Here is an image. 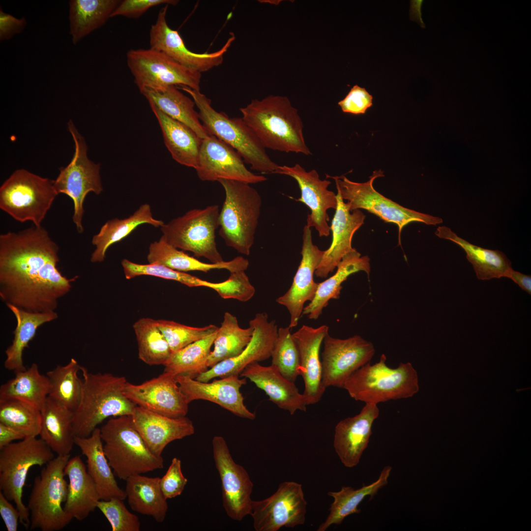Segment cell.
<instances>
[{"instance_id":"ac0fdd59","label":"cell","mask_w":531,"mask_h":531,"mask_svg":"<svg viewBox=\"0 0 531 531\" xmlns=\"http://www.w3.org/2000/svg\"><path fill=\"white\" fill-rule=\"evenodd\" d=\"M168 5L159 11L156 22L149 31L150 48L160 51L177 62L201 73L221 64L224 55L235 39L233 34L218 50L212 53H197L186 46L178 32L171 29L166 21Z\"/></svg>"},{"instance_id":"7c38bea8","label":"cell","mask_w":531,"mask_h":531,"mask_svg":"<svg viewBox=\"0 0 531 531\" xmlns=\"http://www.w3.org/2000/svg\"><path fill=\"white\" fill-rule=\"evenodd\" d=\"M219 208L213 205L202 209L194 208L164 224L162 236L173 247L191 252L197 258L204 257L211 263L224 261L215 241L219 226Z\"/></svg>"},{"instance_id":"e0dca14e","label":"cell","mask_w":531,"mask_h":531,"mask_svg":"<svg viewBox=\"0 0 531 531\" xmlns=\"http://www.w3.org/2000/svg\"><path fill=\"white\" fill-rule=\"evenodd\" d=\"M324 343L322 379L325 388L329 386L343 388L351 375L370 362L375 353L373 344L358 335L341 339L333 338L328 333Z\"/></svg>"},{"instance_id":"ab89813d","label":"cell","mask_w":531,"mask_h":531,"mask_svg":"<svg viewBox=\"0 0 531 531\" xmlns=\"http://www.w3.org/2000/svg\"><path fill=\"white\" fill-rule=\"evenodd\" d=\"M125 481L124 491L131 508L140 514L151 516L158 523L163 522L168 505L160 488V477L139 474L129 477Z\"/></svg>"},{"instance_id":"681fc988","label":"cell","mask_w":531,"mask_h":531,"mask_svg":"<svg viewBox=\"0 0 531 531\" xmlns=\"http://www.w3.org/2000/svg\"><path fill=\"white\" fill-rule=\"evenodd\" d=\"M0 422L16 429L26 437H37L41 428V412L23 401L0 400Z\"/></svg>"},{"instance_id":"6f0895ef","label":"cell","mask_w":531,"mask_h":531,"mask_svg":"<svg viewBox=\"0 0 531 531\" xmlns=\"http://www.w3.org/2000/svg\"><path fill=\"white\" fill-rule=\"evenodd\" d=\"M27 24L25 18H17L0 10V40L11 39L15 35L21 33Z\"/></svg>"},{"instance_id":"d590c367","label":"cell","mask_w":531,"mask_h":531,"mask_svg":"<svg viewBox=\"0 0 531 531\" xmlns=\"http://www.w3.org/2000/svg\"><path fill=\"white\" fill-rule=\"evenodd\" d=\"M435 235L440 238L452 241L464 250L478 279L507 277L512 269L510 261L502 252L472 244L459 236L447 227L439 226Z\"/></svg>"},{"instance_id":"cb8c5ba5","label":"cell","mask_w":531,"mask_h":531,"mask_svg":"<svg viewBox=\"0 0 531 531\" xmlns=\"http://www.w3.org/2000/svg\"><path fill=\"white\" fill-rule=\"evenodd\" d=\"M180 388L189 403L204 400L215 403L239 417L253 420L255 415L244 404L241 387L246 384V378L232 375L202 382L184 375L176 376Z\"/></svg>"},{"instance_id":"4fadbf2b","label":"cell","mask_w":531,"mask_h":531,"mask_svg":"<svg viewBox=\"0 0 531 531\" xmlns=\"http://www.w3.org/2000/svg\"><path fill=\"white\" fill-rule=\"evenodd\" d=\"M67 125L75 144L74 154L67 166L59 169V173L54 180V186L58 194H66L72 200L74 205L72 220L77 232L82 233L85 198L90 192L98 195L103 190L100 164L95 163L88 157L85 141L73 121L70 120Z\"/></svg>"},{"instance_id":"8fae6325","label":"cell","mask_w":531,"mask_h":531,"mask_svg":"<svg viewBox=\"0 0 531 531\" xmlns=\"http://www.w3.org/2000/svg\"><path fill=\"white\" fill-rule=\"evenodd\" d=\"M381 170L375 171L365 182L350 180L345 176L332 177L335 180L336 188L346 203L351 211L364 209L379 217L385 222L396 224L398 228L399 244L403 228L413 222L436 225L442 223L439 217L420 212L405 207L388 199L377 191L373 182L378 177H384Z\"/></svg>"},{"instance_id":"5b68a950","label":"cell","mask_w":531,"mask_h":531,"mask_svg":"<svg viewBox=\"0 0 531 531\" xmlns=\"http://www.w3.org/2000/svg\"><path fill=\"white\" fill-rule=\"evenodd\" d=\"M105 454L117 476L129 477L164 467L162 456L154 454L135 428L131 415L109 418L100 428Z\"/></svg>"},{"instance_id":"db71d44e","label":"cell","mask_w":531,"mask_h":531,"mask_svg":"<svg viewBox=\"0 0 531 531\" xmlns=\"http://www.w3.org/2000/svg\"><path fill=\"white\" fill-rule=\"evenodd\" d=\"M187 482L182 472L181 461L177 457L173 458L167 472L159 481L161 489L167 500L180 495Z\"/></svg>"},{"instance_id":"f546056e","label":"cell","mask_w":531,"mask_h":531,"mask_svg":"<svg viewBox=\"0 0 531 531\" xmlns=\"http://www.w3.org/2000/svg\"><path fill=\"white\" fill-rule=\"evenodd\" d=\"M99 428L94 430L88 437H75V444L87 458V471L93 480L100 500L116 498L124 500L125 491L117 483L107 457Z\"/></svg>"},{"instance_id":"d6a6232c","label":"cell","mask_w":531,"mask_h":531,"mask_svg":"<svg viewBox=\"0 0 531 531\" xmlns=\"http://www.w3.org/2000/svg\"><path fill=\"white\" fill-rule=\"evenodd\" d=\"M147 260L149 264L164 265L181 271H200L207 272L213 269H224L231 272L243 270L248 267V261L238 256L229 261L219 263L202 262L169 244L163 236L149 247Z\"/></svg>"},{"instance_id":"4dcf8cb0","label":"cell","mask_w":531,"mask_h":531,"mask_svg":"<svg viewBox=\"0 0 531 531\" xmlns=\"http://www.w3.org/2000/svg\"><path fill=\"white\" fill-rule=\"evenodd\" d=\"M64 472L68 482L64 509L73 519L84 520L97 508L100 500L96 485L79 455L69 459Z\"/></svg>"},{"instance_id":"b9f144b4","label":"cell","mask_w":531,"mask_h":531,"mask_svg":"<svg viewBox=\"0 0 531 531\" xmlns=\"http://www.w3.org/2000/svg\"><path fill=\"white\" fill-rule=\"evenodd\" d=\"M118 0H71L69 33L74 44L103 26L119 4Z\"/></svg>"},{"instance_id":"3957f363","label":"cell","mask_w":531,"mask_h":531,"mask_svg":"<svg viewBox=\"0 0 531 531\" xmlns=\"http://www.w3.org/2000/svg\"><path fill=\"white\" fill-rule=\"evenodd\" d=\"M82 393L74 412L75 437H88L105 419L131 415L136 406L124 395L125 377L109 373H92L81 367Z\"/></svg>"},{"instance_id":"9f6ffc18","label":"cell","mask_w":531,"mask_h":531,"mask_svg":"<svg viewBox=\"0 0 531 531\" xmlns=\"http://www.w3.org/2000/svg\"><path fill=\"white\" fill-rule=\"evenodd\" d=\"M373 96L364 88L354 85L338 105L344 113L354 115L365 114L372 106Z\"/></svg>"},{"instance_id":"ee69618b","label":"cell","mask_w":531,"mask_h":531,"mask_svg":"<svg viewBox=\"0 0 531 531\" xmlns=\"http://www.w3.org/2000/svg\"><path fill=\"white\" fill-rule=\"evenodd\" d=\"M253 331L250 324L246 328L240 327L236 317L226 312L214 341L213 350L208 357V368L239 354L250 342Z\"/></svg>"},{"instance_id":"f35d334b","label":"cell","mask_w":531,"mask_h":531,"mask_svg":"<svg viewBox=\"0 0 531 531\" xmlns=\"http://www.w3.org/2000/svg\"><path fill=\"white\" fill-rule=\"evenodd\" d=\"M391 470V466H385L376 481L360 488L354 489L351 486H343L339 491L328 492L327 495L334 500L326 519L320 524L317 531H325L332 525H340L347 516L359 513L361 510L358 506L365 498L367 496L373 498L380 489L388 483Z\"/></svg>"},{"instance_id":"277c9868","label":"cell","mask_w":531,"mask_h":531,"mask_svg":"<svg viewBox=\"0 0 531 531\" xmlns=\"http://www.w3.org/2000/svg\"><path fill=\"white\" fill-rule=\"evenodd\" d=\"M178 88L192 97L198 109L201 123L209 135L232 147L251 169L262 173H274L279 165L269 158L265 148L242 118H230L225 113L217 112L200 90L186 86Z\"/></svg>"},{"instance_id":"5bb4252c","label":"cell","mask_w":531,"mask_h":531,"mask_svg":"<svg viewBox=\"0 0 531 531\" xmlns=\"http://www.w3.org/2000/svg\"><path fill=\"white\" fill-rule=\"evenodd\" d=\"M126 59L140 92L169 86L200 90L201 72L180 64L160 51L151 48L132 49L127 52Z\"/></svg>"},{"instance_id":"60d3db41","label":"cell","mask_w":531,"mask_h":531,"mask_svg":"<svg viewBox=\"0 0 531 531\" xmlns=\"http://www.w3.org/2000/svg\"><path fill=\"white\" fill-rule=\"evenodd\" d=\"M143 224L161 227L164 223L153 218L150 206L147 204L142 205L129 217L108 220L101 227L99 233L92 237L91 242L95 249L91 254V262H103L111 245L121 240L138 226Z\"/></svg>"},{"instance_id":"2e32d148","label":"cell","mask_w":531,"mask_h":531,"mask_svg":"<svg viewBox=\"0 0 531 531\" xmlns=\"http://www.w3.org/2000/svg\"><path fill=\"white\" fill-rule=\"evenodd\" d=\"M212 446L221 483L223 507L230 518L240 521L250 514L253 484L246 470L233 460L224 438L214 436Z\"/></svg>"},{"instance_id":"7bdbcfd3","label":"cell","mask_w":531,"mask_h":531,"mask_svg":"<svg viewBox=\"0 0 531 531\" xmlns=\"http://www.w3.org/2000/svg\"><path fill=\"white\" fill-rule=\"evenodd\" d=\"M15 374L14 378L0 385V400H19L40 410L49 393L50 383L47 376L40 373L35 363Z\"/></svg>"},{"instance_id":"ba28073f","label":"cell","mask_w":531,"mask_h":531,"mask_svg":"<svg viewBox=\"0 0 531 531\" xmlns=\"http://www.w3.org/2000/svg\"><path fill=\"white\" fill-rule=\"evenodd\" d=\"M70 458V454L57 455L35 477L27 505L30 529L59 531L73 519L64 509L68 492L64 470Z\"/></svg>"},{"instance_id":"c3c4849f","label":"cell","mask_w":531,"mask_h":531,"mask_svg":"<svg viewBox=\"0 0 531 531\" xmlns=\"http://www.w3.org/2000/svg\"><path fill=\"white\" fill-rule=\"evenodd\" d=\"M121 265L127 279L141 275L153 276L176 281L189 287H206L215 290L217 293H221L226 284L225 281L214 283L202 280L158 264H138L124 259L121 261Z\"/></svg>"},{"instance_id":"f5cc1de1","label":"cell","mask_w":531,"mask_h":531,"mask_svg":"<svg viewBox=\"0 0 531 531\" xmlns=\"http://www.w3.org/2000/svg\"><path fill=\"white\" fill-rule=\"evenodd\" d=\"M123 501L116 498L100 500L97 508L107 519L112 531H139L141 523L138 516L128 510Z\"/></svg>"},{"instance_id":"9a60e30c","label":"cell","mask_w":531,"mask_h":531,"mask_svg":"<svg viewBox=\"0 0 531 531\" xmlns=\"http://www.w3.org/2000/svg\"><path fill=\"white\" fill-rule=\"evenodd\" d=\"M307 502L302 485L295 481L281 483L276 491L261 500L252 501L250 515L256 531H277L304 524Z\"/></svg>"},{"instance_id":"d4e9b609","label":"cell","mask_w":531,"mask_h":531,"mask_svg":"<svg viewBox=\"0 0 531 531\" xmlns=\"http://www.w3.org/2000/svg\"><path fill=\"white\" fill-rule=\"evenodd\" d=\"M379 413L378 405L365 403L359 413L341 420L336 424L333 446L345 467L352 468L359 463L368 446L373 424Z\"/></svg>"},{"instance_id":"484cf974","label":"cell","mask_w":531,"mask_h":531,"mask_svg":"<svg viewBox=\"0 0 531 531\" xmlns=\"http://www.w3.org/2000/svg\"><path fill=\"white\" fill-rule=\"evenodd\" d=\"M133 425L149 450L161 456L170 442L194 434L192 421L185 416L173 418L136 406L131 415Z\"/></svg>"},{"instance_id":"91938a15","label":"cell","mask_w":531,"mask_h":531,"mask_svg":"<svg viewBox=\"0 0 531 531\" xmlns=\"http://www.w3.org/2000/svg\"><path fill=\"white\" fill-rule=\"evenodd\" d=\"M25 435L16 429L0 422V448L12 443L14 441L25 439Z\"/></svg>"},{"instance_id":"7402d4cb","label":"cell","mask_w":531,"mask_h":531,"mask_svg":"<svg viewBox=\"0 0 531 531\" xmlns=\"http://www.w3.org/2000/svg\"><path fill=\"white\" fill-rule=\"evenodd\" d=\"M249 324L254 328L253 334L242 352L236 357L222 361L209 368L199 375L196 380L208 382L217 378L239 375L249 364L271 357L278 332L275 321H269L267 314L264 312L256 314L250 321Z\"/></svg>"},{"instance_id":"bcb514c9","label":"cell","mask_w":531,"mask_h":531,"mask_svg":"<svg viewBox=\"0 0 531 531\" xmlns=\"http://www.w3.org/2000/svg\"><path fill=\"white\" fill-rule=\"evenodd\" d=\"M81 367L72 358L64 365H58L48 371L46 376L50 383L48 397L73 412L77 409L82 393V380L78 376Z\"/></svg>"},{"instance_id":"6da1fadb","label":"cell","mask_w":531,"mask_h":531,"mask_svg":"<svg viewBox=\"0 0 531 531\" xmlns=\"http://www.w3.org/2000/svg\"><path fill=\"white\" fill-rule=\"evenodd\" d=\"M59 252L41 226L0 235V297L6 305L30 312L56 311L78 277L62 274Z\"/></svg>"},{"instance_id":"74e56055","label":"cell","mask_w":531,"mask_h":531,"mask_svg":"<svg viewBox=\"0 0 531 531\" xmlns=\"http://www.w3.org/2000/svg\"><path fill=\"white\" fill-rule=\"evenodd\" d=\"M149 104L161 112L190 128L202 139L209 134L203 127L195 103L179 91L177 86H169L158 89H144L141 92Z\"/></svg>"},{"instance_id":"f6af8a7d","label":"cell","mask_w":531,"mask_h":531,"mask_svg":"<svg viewBox=\"0 0 531 531\" xmlns=\"http://www.w3.org/2000/svg\"><path fill=\"white\" fill-rule=\"evenodd\" d=\"M218 329L206 337L172 353L164 365V372L175 376L184 375L196 379L208 369L207 365L211 348Z\"/></svg>"},{"instance_id":"ffe728a7","label":"cell","mask_w":531,"mask_h":531,"mask_svg":"<svg viewBox=\"0 0 531 531\" xmlns=\"http://www.w3.org/2000/svg\"><path fill=\"white\" fill-rule=\"evenodd\" d=\"M274 174L287 175L296 181L301 191V197L297 201L310 210L306 225L314 227L320 237L328 236L330 228L327 223L329 221L327 210L335 209L337 205L336 195L328 189L331 182L322 180L315 169L306 171L299 164L292 167L279 166Z\"/></svg>"},{"instance_id":"816d5d0a","label":"cell","mask_w":531,"mask_h":531,"mask_svg":"<svg viewBox=\"0 0 531 531\" xmlns=\"http://www.w3.org/2000/svg\"><path fill=\"white\" fill-rule=\"evenodd\" d=\"M158 327L165 337L172 352L214 332L218 327L209 324L203 327H193L177 322L156 320Z\"/></svg>"},{"instance_id":"44dd1931","label":"cell","mask_w":531,"mask_h":531,"mask_svg":"<svg viewBox=\"0 0 531 531\" xmlns=\"http://www.w3.org/2000/svg\"><path fill=\"white\" fill-rule=\"evenodd\" d=\"M124 395L136 406L170 417L185 416L189 403L176 376L164 372L140 384L126 382Z\"/></svg>"},{"instance_id":"836d02e7","label":"cell","mask_w":531,"mask_h":531,"mask_svg":"<svg viewBox=\"0 0 531 531\" xmlns=\"http://www.w3.org/2000/svg\"><path fill=\"white\" fill-rule=\"evenodd\" d=\"M335 273L321 283H319L315 297L303 308L302 314L310 319H317L331 299H338L342 283L351 274L363 271L368 275L370 272V259L361 256L356 249L345 256L337 266Z\"/></svg>"},{"instance_id":"94428289","label":"cell","mask_w":531,"mask_h":531,"mask_svg":"<svg viewBox=\"0 0 531 531\" xmlns=\"http://www.w3.org/2000/svg\"><path fill=\"white\" fill-rule=\"evenodd\" d=\"M507 278L511 279L524 291L531 295V276L514 270L510 271Z\"/></svg>"},{"instance_id":"8992f818","label":"cell","mask_w":531,"mask_h":531,"mask_svg":"<svg viewBox=\"0 0 531 531\" xmlns=\"http://www.w3.org/2000/svg\"><path fill=\"white\" fill-rule=\"evenodd\" d=\"M218 181L225 192L219 212V234L227 246L248 256L260 216L261 197L249 183L233 179Z\"/></svg>"},{"instance_id":"11a10c76","label":"cell","mask_w":531,"mask_h":531,"mask_svg":"<svg viewBox=\"0 0 531 531\" xmlns=\"http://www.w3.org/2000/svg\"><path fill=\"white\" fill-rule=\"evenodd\" d=\"M177 0H124L114 10L111 18L122 16L129 18H138L149 9L161 4L176 5Z\"/></svg>"},{"instance_id":"7a4b0ae2","label":"cell","mask_w":531,"mask_h":531,"mask_svg":"<svg viewBox=\"0 0 531 531\" xmlns=\"http://www.w3.org/2000/svg\"><path fill=\"white\" fill-rule=\"evenodd\" d=\"M239 110L265 148L312 154L305 141L302 119L287 97L271 95L254 99Z\"/></svg>"},{"instance_id":"e575fe53","label":"cell","mask_w":531,"mask_h":531,"mask_svg":"<svg viewBox=\"0 0 531 531\" xmlns=\"http://www.w3.org/2000/svg\"><path fill=\"white\" fill-rule=\"evenodd\" d=\"M150 106L162 130L166 146L178 163L197 167L202 139L190 128L168 116L152 104Z\"/></svg>"},{"instance_id":"30bf717a","label":"cell","mask_w":531,"mask_h":531,"mask_svg":"<svg viewBox=\"0 0 531 531\" xmlns=\"http://www.w3.org/2000/svg\"><path fill=\"white\" fill-rule=\"evenodd\" d=\"M58 195L54 180L18 169L0 188V208L15 220L40 226Z\"/></svg>"},{"instance_id":"8d00e7d4","label":"cell","mask_w":531,"mask_h":531,"mask_svg":"<svg viewBox=\"0 0 531 531\" xmlns=\"http://www.w3.org/2000/svg\"><path fill=\"white\" fill-rule=\"evenodd\" d=\"M6 305L15 317L16 326L12 343L5 351L4 365L6 369L16 373L26 369L23 362V352L35 336L38 328L56 320L58 315L56 311L30 312L12 305Z\"/></svg>"},{"instance_id":"9c48e42d","label":"cell","mask_w":531,"mask_h":531,"mask_svg":"<svg viewBox=\"0 0 531 531\" xmlns=\"http://www.w3.org/2000/svg\"><path fill=\"white\" fill-rule=\"evenodd\" d=\"M53 452L37 437H26L0 448V491L14 502L20 513V522L27 529L30 512L23 494L28 473L31 467L45 466L52 460Z\"/></svg>"},{"instance_id":"d6986e66","label":"cell","mask_w":531,"mask_h":531,"mask_svg":"<svg viewBox=\"0 0 531 531\" xmlns=\"http://www.w3.org/2000/svg\"><path fill=\"white\" fill-rule=\"evenodd\" d=\"M195 170L202 181L225 179L254 184L267 180L249 171L232 147L211 135L202 139Z\"/></svg>"},{"instance_id":"4316f807","label":"cell","mask_w":531,"mask_h":531,"mask_svg":"<svg viewBox=\"0 0 531 531\" xmlns=\"http://www.w3.org/2000/svg\"><path fill=\"white\" fill-rule=\"evenodd\" d=\"M328 327L323 325L313 328L303 325L292 334L299 355V375L304 383L303 393L307 405L320 401L325 388L322 383L320 348Z\"/></svg>"},{"instance_id":"52a82bcc","label":"cell","mask_w":531,"mask_h":531,"mask_svg":"<svg viewBox=\"0 0 531 531\" xmlns=\"http://www.w3.org/2000/svg\"><path fill=\"white\" fill-rule=\"evenodd\" d=\"M384 354L379 362L363 365L347 380L343 388L356 401L378 405L391 400L411 397L419 390L417 372L410 362L395 368L385 363Z\"/></svg>"},{"instance_id":"f1b7e54d","label":"cell","mask_w":531,"mask_h":531,"mask_svg":"<svg viewBox=\"0 0 531 531\" xmlns=\"http://www.w3.org/2000/svg\"><path fill=\"white\" fill-rule=\"evenodd\" d=\"M239 376L254 383L265 392L269 400L291 414L297 410L306 411L307 404L303 394L299 392L294 383L285 378L272 365L265 366L258 362H253Z\"/></svg>"},{"instance_id":"f907efd6","label":"cell","mask_w":531,"mask_h":531,"mask_svg":"<svg viewBox=\"0 0 531 531\" xmlns=\"http://www.w3.org/2000/svg\"><path fill=\"white\" fill-rule=\"evenodd\" d=\"M289 326L278 329L271 357V365L287 380L294 383L299 375V355Z\"/></svg>"},{"instance_id":"83f0119b","label":"cell","mask_w":531,"mask_h":531,"mask_svg":"<svg viewBox=\"0 0 531 531\" xmlns=\"http://www.w3.org/2000/svg\"><path fill=\"white\" fill-rule=\"evenodd\" d=\"M336 198L337 205L330 226L332 242L329 248L324 251L315 271L318 277H326L345 256L355 249L352 246L353 237L364 224L366 217L360 209L351 211L338 191Z\"/></svg>"},{"instance_id":"1f68e13d","label":"cell","mask_w":531,"mask_h":531,"mask_svg":"<svg viewBox=\"0 0 531 531\" xmlns=\"http://www.w3.org/2000/svg\"><path fill=\"white\" fill-rule=\"evenodd\" d=\"M40 412V438L57 455L70 454L75 444L74 412L49 397Z\"/></svg>"},{"instance_id":"680465c9","label":"cell","mask_w":531,"mask_h":531,"mask_svg":"<svg viewBox=\"0 0 531 531\" xmlns=\"http://www.w3.org/2000/svg\"><path fill=\"white\" fill-rule=\"evenodd\" d=\"M0 515L7 531H17L20 513L0 491Z\"/></svg>"},{"instance_id":"603a6c76","label":"cell","mask_w":531,"mask_h":531,"mask_svg":"<svg viewBox=\"0 0 531 531\" xmlns=\"http://www.w3.org/2000/svg\"><path fill=\"white\" fill-rule=\"evenodd\" d=\"M324 253L313 244L311 230L305 225L303 230L302 258L293 283L288 291L276 300L288 310L291 328L297 325L304 303L311 301L315 297L319 283L314 281L313 275Z\"/></svg>"},{"instance_id":"7dc6e473","label":"cell","mask_w":531,"mask_h":531,"mask_svg":"<svg viewBox=\"0 0 531 531\" xmlns=\"http://www.w3.org/2000/svg\"><path fill=\"white\" fill-rule=\"evenodd\" d=\"M133 327L138 343L139 358L149 365H164L172 352L156 320L141 318Z\"/></svg>"}]
</instances>
